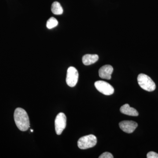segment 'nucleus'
<instances>
[{
	"label": "nucleus",
	"instance_id": "nucleus-4",
	"mask_svg": "<svg viewBox=\"0 0 158 158\" xmlns=\"http://www.w3.org/2000/svg\"><path fill=\"white\" fill-rule=\"evenodd\" d=\"M94 86L97 90L105 95H112L114 93V89L113 86L104 81H97L94 83Z\"/></svg>",
	"mask_w": 158,
	"mask_h": 158
},
{
	"label": "nucleus",
	"instance_id": "nucleus-2",
	"mask_svg": "<svg viewBox=\"0 0 158 158\" xmlns=\"http://www.w3.org/2000/svg\"><path fill=\"white\" fill-rule=\"evenodd\" d=\"M138 81L140 87L146 91L151 92L156 89L155 83L147 75L143 73L140 74L138 76Z\"/></svg>",
	"mask_w": 158,
	"mask_h": 158
},
{
	"label": "nucleus",
	"instance_id": "nucleus-6",
	"mask_svg": "<svg viewBox=\"0 0 158 158\" xmlns=\"http://www.w3.org/2000/svg\"><path fill=\"white\" fill-rule=\"evenodd\" d=\"M66 126V117L64 113H59L55 119V130L58 135H60Z\"/></svg>",
	"mask_w": 158,
	"mask_h": 158
},
{
	"label": "nucleus",
	"instance_id": "nucleus-11",
	"mask_svg": "<svg viewBox=\"0 0 158 158\" xmlns=\"http://www.w3.org/2000/svg\"><path fill=\"white\" fill-rule=\"evenodd\" d=\"M51 10L54 14L56 15H62L63 12V9L60 3L57 2H55L52 4Z\"/></svg>",
	"mask_w": 158,
	"mask_h": 158
},
{
	"label": "nucleus",
	"instance_id": "nucleus-3",
	"mask_svg": "<svg viewBox=\"0 0 158 158\" xmlns=\"http://www.w3.org/2000/svg\"><path fill=\"white\" fill-rule=\"evenodd\" d=\"M97 142V139L96 136L90 135L80 138L78 141L77 145L80 149H86L94 147Z\"/></svg>",
	"mask_w": 158,
	"mask_h": 158
},
{
	"label": "nucleus",
	"instance_id": "nucleus-12",
	"mask_svg": "<svg viewBox=\"0 0 158 158\" xmlns=\"http://www.w3.org/2000/svg\"><path fill=\"white\" fill-rule=\"evenodd\" d=\"M58 24V21L54 17H51L47 22L46 27L48 28L51 29L57 27Z\"/></svg>",
	"mask_w": 158,
	"mask_h": 158
},
{
	"label": "nucleus",
	"instance_id": "nucleus-7",
	"mask_svg": "<svg viewBox=\"0 0 158 158\" xmlns=\"http://www.w3.org/2000/svg\"><path fill=\"white\" fill-rule=\"evenodd\" d=\"M119 126L124 132L130 134L135 131L136 128L138 127V124L135 121L124 120L119 123Z\"/></svg>",
	"mask_w": 158,
	"mask_h": 158
},
{
	"label": "nucleus",
	"instance_id": "nucleus-9",
	"mask_svg": "<svg viewBox=\"0 0 158 158\" xmlns=\"http://www.w3.org/2000/svg\"><path fill=\"white\" fill-rule=\"evenodd\" d=\"M120 111L121 113L128 116H137L139 115L137 110L135 108L131 107L128 104H126L122 106Z\"/></svg>",
	"mask_w": 158,
	"mask_h": 158
},
{
	"label": "nucleus",
	"instance_id": "nucleus-1",
	"mask_svg": "<svg viewBox=\"0 0 158 158\" xmlns=\"http://www.w3.org/2000/svg\"><path fill=\"white\" fill-rule=\"evenodd\" d=\"M14 120L19 129L25 131L30 127L28 115L22 108H18L14 112Z\"/></svg>",
	"mask_w": 158,
	"mask_h": 158
},
{
	"label": "nucleus",
	"instance_id": "nucleus-13",
	"mask_svg": "<svg viewBox=\"0 0 158 158\" xmlns=\"http://www.w3.org/2000/svg\"><path fill=\"white\" fill-rule=\"evenodd\" d=\"M99 158H113L114 157L111 153L105 152L102 154L99 157Z\"/></svg>",
	"mask_w": 158,
	"mask_h": 158
},
{
	"label": "nucleus",
	"instance_id": "nucleus-8",
	"mask_svg": "<svg viewBox=\"0 0 158 158\" xmlns=\"http://www.w3.org/2000/svg\"><path fill=\"white\" fill-rule=\"evenodd\" d=\"M113 71V66L109 65H105L99 70V75L101 78L110 80Z\"/></svg>",
	"mask_w": 158,
	"mask_h": 158
},
{
	"label": "nucleus",
	"instance_id": "nucleus-15",
	"mask_svg": "<svg viewBox=\"0 0 158 158\" xmlns=\"http://www.w3.org/2000/svg\"><path fill=\"white\" fill-rule=\"evenodd\" d=\"M31 131L32 132H33V130H31Z\"/></svg>",
	"mask_w": 158,
	"mask_h": 158
},
{
	"label": "nucleus",
	"instance_id": "nucleus-10",
	"mask_svg": "<svg viewBox=\"0 0 158 158\" xmlns=\"http://www.w3.org/2000/svg\"><path fill=\"white\" fill-rule=\"evenodd\" d=\"M98 55L87 54L82 58V62L85 65H89L95 63L98 60Z\"/></svg>",
	"mask_w": 158,
	"mask_h": 158
},
{
	"label": "nucleus",
	"instance_id": "nucleus-14",
	"mask_svg": "<svg viewBox=\"0 0 158 158\" xmlns=\"http://www.w3.org/2000/svg\"><path fill=\"white\" fill-rule=\"evenodd\" d=\"M148 158H158V154L154 152H150L147 155Z\"/></svg>",
	"mask_w": 158,
	"mask_h": 158
},
{
	"label": "nucleus",
	"instance_id": "nucleus-5",
	"mask_svg": "<svg viewBox=\"0 0 158 158\" xmlns=\"http://www.w3.org/2000/svg\"><path fill=\"white\" fill-rule=\"evenodd\" d=\"M79 74L75 67L71 66L67 70L66 82L67 85L70 87H74L77 85L78 80Z\"/></svg>",
	"mask_w": 158,
	"mask_h": 158
}]
</instances>
